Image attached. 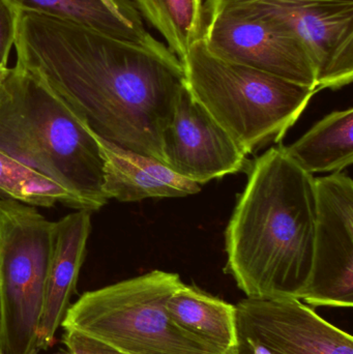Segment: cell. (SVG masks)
Instances as JSON below:
<instances>
[{
	"label": "cell",
	"instance_id": "cell-23",
	"mask_svg": "<svg viewBox=\"0 0 353 354\" xmlns=\"http://www.w3.org/2000/svg\"><path fill=\"white\" fill-rule=\"evenodd\" d=\"M8 68H3V70H0V82H1L2 79L4 78V76H6V73H8Z\"/></svg>",
	"mask_w": 353,
	"mask_h": 354
},
{
	"label": "cell",
	"instance_id": "cell-10",
	"mask_svg": "<svg viewBox=\"0 0 353 354\" xmlns=\"http://www.w3.org/2000/svg\"><path fill=\"white\" fill-rule=\"evenodd\" d=\"M236 308L238 339L271 354H353L352 335L294 297L242 299Z\"/></svg>",
	"mask_w": 353,
	"mask_h": 354
},
{
	"label": "cell",
	"instance_id": "cell-15",
	"mask_svg": "<svg viewBox=\"0 0 353 354\" xmlns=\"http://www.w3.org/2000/svg\"><path fill=\"white\" fill-rule=\"evenodd\" d=\"M166 311L182 330L228 353H238L236 308L195 286L182 284L166 301Z\"/></svg>",
	"mask_w": 353,
	"mask_h": 354
},
{
	"label": "cell",
	"instance_id": "cell-13",
	"mask_svg": "<svg viewBox=\"0 0 353 354\" xmlns=\"http://www.w3.org/2000/svg\"><path fill=\"white\" fill-rule=\"evenodd\" d=\"M93 137L103 161V193L108 201L186 197L201 191V185L175 174L163 162L118 147L95 133Z\"/></svg>",
	"mask_w": 353,
	"mask_h": 354
},
{
	"label": "cell",
	"instance_id": "cell-3",
	"mask_svg": "<svg viewBox=\"0 0 353 354\" xmlns=\"http://www.w3.org/2000/svg\"><path fill=\"white\" fill-rule=\"evenodd\" d=\"M0 151L74 194L89 212L108 203L93 131L45 83L17 66L0 82Z\"/></svg>",
	"mask_w": 353,
	"mask_h": 354
},
{
	"label": "cell",
	"instance_id": "cell-5",
	"mask_svg": "<svg viewBox=\"0 0 353 354\" xmlns=\"http://www.w3.org/2000/svg\"><path fill=\"white\" fill-rule=\"evenodd\" d=\"M182 284L178 274L157 270L87 291L70 306L61 326L122 354H238L209 344L172 322L166 301Z\"/></svg>",
	"mask_w": 353,
	"mask_h": 354
},
{
	"label": "cell",
	"instance_id": "cell-20",
	"mask_svg": "<svg viewBox=\"0 0 353 354\" xmlns=\"http://www.w3.org/2000/svg\"><path fill=\"white\" fill-rule=\"evenodd\" d=\"M62 343L66 354H122L101 341L73 330L64 332Z\"/></svg>",
	"mask_w": 353,
	"mask_h": 354
},
{
	"label": "cell",
	"instance_id": "cell-21",
	"mask_svg": "<svg viewBox=\"0 0 353 354\" xmlns=\"http://www.w3.org/2000/svg\"><path fill=\"white\" fill-rule=\"evenodd\" d=\"M238 354H271L265 347L254 341L238 339Z\"/></svg>",
	"mask_w": 353,
	"mask_h": 354
},
{
	"label": "cell",
	"instance_id": "cell-8",
	"mask_svg": "<svg viewBox=\"0 0 353 354\" xmlns=\"http://www.w3.org/2000/svg\"><path fill=\"white\" fill-rule=\"evenodd\" d=\"M317 221L310 280L300 299L311 307L352 308L353 181L338 172L315 179Z\"/></svg>",
	"mask_w": 353,
	"mask_h": 354
},
{
	"label": "cell",
	"instance_id": "cell-2",
	"mask_svg": "<svg viewBox=\"0 0 353 354\" xmlns=\"http://www.w3.org/2000/svg\"><path fill=\"white\" fill-rule=\"evenodd\" d=\"M315 179L282 145L250 168L226 230L225 268L248 299H300L306 289L314 259Z\"/></svg>",
	"mask_w": 353,
	"mask_h": 354
},
{
	"label": "cell",
	"instance_id": "cell-18",
	"mask_svg": "<svg viewBox=\"0 0 353 354\" xmlns=\"http://www.w3.org/2000/svg\"><path fill=\"white\" fill-rule=\"evenodd\" d=\"M139 12L163 35L167 47L182 60L201 37L202 0H133Z\"/></svg>",
	"mask_w": 353,
	"mask_h": 354
},
{
	"label": "cell",
	"instance_id": "cell-11",
	"mask_svg": "<svg viewBox=\"0 0 353 354\" xmlns=\"http://www.w3.org/2000/svg\"><path fill=\"white\" fill-rule=\"evenodd\" d=\"M162 151L170 169L199 185L238 174L248 165L246 153L187 85L164 133Z\"/></svg>",
	"mask_w": 353,
	"mask_h": 354
},
{
	"label": "cell",
	"instance_id": "cell-19",
	"mask_svg": "<svg viewBox=\"0 0 353 354\" xmlns=\"http://www.w3.org/2000/svg\"><path fill=\"white\" fill-rule=\"evenodd\" d=\"M16 10L0 0V70L8 68V57L16 39Z\"/></svg>",
	"mask_w": 353,
	"mask_h": 354
},
{
	"label": "cell",
	"instance_id": "cell-17",
	"mask_svg": "<svg viewBox=\"0 0 353 354\" xmlns=\"http://www.w3.org/2000/svg\"><path fill=\"white\" fill-rule=\"evenodd\" d=\"M16 201L35 207L59 203L72 209L88 210L74 194L0 151V202Z\"/></svg>",
	"mask_w": 353,
	"mask_h": 354
},
{
	"label": "cell",
	"instance_id": "cell-22",
	"mask_svg": "<svg viewBox=\"0 0 353 354\" xmlns=\"http://www.w3.org/2000/svg\"><path fill=\"white\" fill-rule=\"evenodd\" d=\"M111 2H114V3L117 4H126L128 3V2L132 1V0H110Z\"/></svg>",
	"mask_w": 353,
	"mask_h": 354
},
{
	"label": "cell",
	"instance_id": "cell-12",
	"mask_svg": "<svg viewBox=\"0 0 353 354\" xmlns=\"http://www.w3.org/2000/svg\"><path fill=\"white\" fill-rule=\"evenodd\" d=\"M91 214L77 209L55 222L53 252L48 272L45 301L37 332L39 351L53 345L78 282L90 235Z\"/></svg>",
	"mask_w": 353,
	"mask_h": 354
},
{
	"label": "cell",
	"instance_id": "cell-16",
	"mask_svg": "<svg viewBox=\"0 0 353 354\" xmlns=\"http://www.w3.org/2000/svg\"><path fill=\"white\" fill-rule=\"evenodd\" d=\"M285 151L312 176L343 171L353 163L352 108L325 116Z\"/></svg>",
	"mask_w": 353,
	"mask_h": 354
},
{
	"label": "cell",
	"instance_id": "cell-9",
	"mask_svg": "<svg viewBox=\"0 0 353 354\" xmlns=\"http://www.w3.org/2000/svg\"><path fill=\"white\" fill-rule=\"evenodd\" d=\"M200 37L217 57L318 89L316 70L304 44L263 21L203 10Z\"/></svg>",
	"mask_w": 353,
	"mask_h": 354
},
{
	"label": "cell",
	"instance_id": "cell-6",
	"mask_svg": "<svg viewBox=\"0 0 353 354\" xmlns=\"http://www.w3.org/2000/svg\"><path fill=\"white\" fill-rule=\"evenodd\" d=\"M55 222L37 207L0 202V351L39 354L37 332Z\"/></svg>",
	"mask_w": 353,
	"mask_h": 354
},
{
	"label": "cell",
	"instance_id": "cell-4",
	"mask_svg": "<svg viewBox=\"0 0 353 354\" xmlns=\"http://www.w3.org/2000/svg\"><path fill=\"white\" fill-rule=\"evenodd\" d=\"M180 62L191 95L247 156L280 142L319 91L217 57L201 37Z\"/></svg>",
	"mask_w": 353,
	"mask_h": 354
},
{
	"label": "cell",
	"instance_id": "cell-7",
	"mask_svg": "<svg viewBox=\"0 0 353 354\" xmlns=\"http://www.w3.org/2000/svg\"><path fill=\"white\" fill-rule=\"evenodd\" d=\"M202 8L257 19L300 39L319 91L352 82L353 0H207Z\"/></svg>",
	"mask_w": 353,
	"mask_h": 354
},
{
	"label": "cell",
	"instance_id": "cell-14",
	"mask_svg": "<svg viewBox=\"0 0 353 354\" xmlns=\"http://www.w3.org/2000/svg\"><path fill=\"white\" fill-rule=\"evenodd\" d=\"M16 12H35L56 20L95 29L130 43L155 41L147 32L134 1L117 4L110 0H3Z\"/></svg>",
	"mask_w": 353,
	"mask_h": 354
},
{
	"label": "cell",
	"instance_id": "cell-1",
	"mask_svg": "<svg viewBox=\"0 0 353 354\" xmlns=\"http://www.w3.org/2000/svg\"><path fill=\"white\" fill-rule=\"evenodd\" d=\"M14 47L16 66L45 83L95 135L164 163L163 135L187 85L182 62L167 46L17 12Z\"/></svg>",
	"mask_w": 353,
	"mask_h": 354
}]
</instances>
